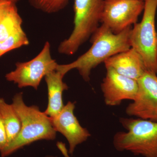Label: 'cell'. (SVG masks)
<instances>
[{
    "instance_id": "cell-1",
    "label": "cell",
    "mask_w": 157,
    "mask_h": 157,
    "mask_svg": "<svg viewBox=\"0 0 157 157\" xmlns=\"http://www.w3.org/2000/svg\"><path fill=\"white\" fill-rule=\"evenodd\" d=\"M132 26L118 34H114L102 24L91 37L92 46L85 53L74 61L66 64H58L56 70L63 75L76 69L85 81L90 80L93 69L109 58L131 48L130 37Z\"/></svg>"
},
{
    "instance_id": "cell-2",
    "label": "cell",
    "mask_w": 157,
    "mask_h": 157,
    "mask_svg": "<svg viewBox=\"0 0 157 157\" xmlns=\"http://www.w3.org/2000/svg\"><path fill=\"white\" fill-rule=\"evenodd\" d=\"M12 105L21 122L17 137L1 152L2 157L8 156L23 147L39 140H54L56 132L50 118L36 106H28L23 100L22 93L14 96Z\"/></svg>"
},
{
    "instance_id": "cell-3",
    "label": "cell",
    "mask_w": 157,
    "mask_h": 157,
    "mask_svg": "<svg viewBox=\"0 0 157 157\" xmlns=\"http://www.w3.org/2000/svg\"><path fill=\"white\" fill-rule=\"evenodd\" d=\"M120 122L127 132L114 135L113 144L119 151L136 155L157 157V122L140 118L121 117Z\"/></svg>"
},
{
    "instance_id": "cell-4",
    "label": "cell",
    "mask_w": 157,
    "mask_h": 157,
    "mask_svg": "<svg viewBox=\"0 0 157 157\" xmlns=\"http://www.w3.org/2000/svg\"><path fill=\"white\" fill-rule=\"evenodd\" d=\"M104 0H74V28L70 36L62 41L59 53L72 56L91 38L101 23Z\"/></svg>"
},
{
    "instance_id": "cell-5",
    "label": "cell",
    "mask_w": 157,
    "mask_h": 157,
    "mask_svg": "<svg viewBox=\"0 0 157 157\" xmlns=\"http://www.w3.org/2000/svg\"><path fill=\"white\" fill-rule=\"evenodd\" d=\"M157 0H145L144 14L140 22L132 28L130 40L134 48L143 59L147 71L156 74L157 32L155 16Z\"/></svg>"
},
{
    "instance_id": "cell-6",
    "label": "cell",
    "mask_w": 157,
    "mask_h": 157,
    "mask_svg": "<svg viewBox=\"0 0 157 157\" xmlns=\"http://www.w3.org/2000/svg\"><path fill=\"white\" fill-rule=\"evenodd\" d=\"M58 65L51 55L50 43L46 42L36 56L29 61L17 62L15 70L5 77L7 81L14 82L20 88L30 86L37 90L42 78L56 71Z\"/></svg>"
},
{
    "instance_id": "cell-7",
    "label": "cell",
    "mask_w": 157,
    "mask_h": 157,
    "mask_svg": "<svg viewBox=\"0 0 157 157\" xmlns=\"http://www.w3.org/2000/svg\"><path fill=\"white\" fill-rule=\"evenodd\" d=\"M104 1L101 23L116 34L137 23L144 8L140 0Z\"/></svg>"
},
{
    "instance_id": "cell-8",
    "label": "cell",
    "mask_w": 157,
    "mask_h": 157,
    "mask_svg": "<svg viewBox=\"0 0 157 157\" xmlns=\"http://www.w3.org/2000/svg\"><path fill=\"white\" fill-rule=\"evenodd\" d=\"M138 89L132 103L126 108L130 116L157 122V75L146 71L137 80Z\"/></svg>"
},
{
    "instance_id": "cell-9",
    "label": "cell",
    "mask_w": 157,
    "mask_h": 157,
    "mask_svg": "<svg viewBox=\"0 0 157 157\" xmlns=\"http://www.w3.org/2000/svg\"><path fill=\"white\" fill-rule=\"evenodd\" d=\"M101 84L104 101L108 106H118L124 100L133 101L138 91L137 80L121 75L111 68Z\"/></svg>"
},
{
    "instance_id": "cell-10",
    "label": "cell",
    "mask_w": 157,
    "mask_h": 157,
    "mask_svg": "<svg viewBox=\"0 0 157 157\" xmlns=\"http://www.w3.org/2000/svg\"><path fill=\"white\" fill-rule=\"evenodd\" d=\"M75 108V103L69 101L57 115L50 117L54 130L67 138L69 153L71 155L78 144L86 141L91 136L89 131L81 126L74 115Z\"/></svg>"
},
{
    "instance_id": "cell-11",
    "label": "cell",
    "mask_w": 157,
    "mask_h": 157,
    "mask_svg": "<svg viewBox=\"0 0 157 157\" xmlns=\"http://www.w3.org/2000/svg\"><path fill=\"white\" fill-rule=\"evenodd\" d=\"M104 63L106 68H112L119 74L135 80L147 71L142 57L132 48L109 58Z\"/></svg>"
},
{
    "instance_id": "cell-12",
    "label": "cell",
    "mask_w": 157,
    "mask_h": 157,
    "mask_svg": "<svg viewBox=\"0 0 157 157\" xmlns=\"http://www.w3.org/2000/svg\"><path fill=\"white\" fill-rule=\"evenodd\" d=\"M64 75L56 70L45 77L48 89V104L44 113L49 117L56 116L64 107L63 100V93L67 90V85L63 81Z\"/></svg>"
},
{
    "instance_id": "cell-13",
    "label": "cell",
    "mask_w": 157,
    "mask_h": 157,
    "mask_svg": "<svg viewBox=\"0 0 157 157\" xmlns=\"http://www.w3.org/2000/svg\"><path fill=\"white\" fill-rule=\"evenodd\" d=\"M0 115L6 128L8 146L19 134L21 128V122L12 104H8L2 98H0Z\"/></svg>"
},
{
    "instance_id": "cell-14",
    "label": "cell",
    "mask_w": 157,
    "mask_h": 157,
    "mask_svg": "<svg viewBox=\"0 0 157 157\" xmlns=\"http://www.w3.org/2000/svg\"><path fill=\"white\" fill-rule=\"evenodd\" d=\"M22 23L16 4L11 3L0 17V42L22 28Z\"/></svg>"
},
{
    "instance_id": "cell-15",
    "label": "cell",
    "mask_w": 157,
    "mask_h": 157,
    "mask_svg": "<svg viewBox=\"0 0 157 157\" xmlns=\"http://www.w3.org/2000/svg\"><path fill=\"white\" fill-rule=\"evenodd\" d=\"M29 43L28 38L22 28L20 29L6 40L0 42V57L10 51L19 48Z\"/></svg>"
},
{
    "instance_id": "cell-16",
    "label": "cell",
    "mask_w": 157,
    "mask_h": 157,
    "mask_svg": "<svg viewBox=\"0 0 157 157\" xmlns=\"http://www.w3.org/2000/svg\"><path fill=\"white\" fill-rule=\"evenodd\" d=\"M35 9L48 14L56 13L64 9L69 0H29Z\"/></svg>"
},
{
    "instance_id": "cell-17",
    "label": "cell",
    "mask_w": 157,
    "mask_h": 157,
    "mask_svg": "<svg viewBox=\"0 0 157 157\" xmlns=\"http://www.w3.org/2000/svg\"><path fill=\"white\" fill-rule=\"evenodd\" d=\"M8 144V138L2 118L0 115V152Z\"/></svg>"
},
{
    "instance_id": "cell-18",
    "label": "cell",
    "mask_w": 157,
    "mask_h": 157,
    "mask_svg": "<svg viewBox=\"0 0 157 157\" xmlns=\"http://www.w3.org/2000/svg\"><path fill=\"white\" fill-rule=\"evenodd\" d=\"M11 3L7 1L0 0V17Z\"/></svg>"
},
{
    "instance_id": "cell-19",
    "label": "cell",
    "mask_w": 157,
    "mask_h": 157,
    "mask_svg": "<svg viewBox=\"0 0 157 157\" xmlns=\"http://www.w3.org/2000/svg\"><path fill=\"white\" fill-rule=\"evenodd\" d=\"M2 1H7V2H10L16 4L19 0H2Z\"/></svg>"
},
{
    "instance_id": "cell-20",
    "label": "cell",
    "mask_w": 157,
    "mask_h": 157,
    "mask_svg": "<svg viewBox=\"0 0 157 157\" xmlns=\"http://www.w3.org/2000/svg\"><path fill=\"white\" fill-rule=\"evenodd\" d=\"M156 74H157V68Z\"/></svg>"
},
{
    "instance_id": "cell-21",
    "label": "cell",
    "mask_w": 157,
    "mask_h": 157,
    "mask_svg": "<svg viewBox=\"0 0 157 157\" xmlns=\"http://www.w3.org/2000/svg\"><path fill=\"white\" fill-rule=\"evenodd\" d=\"M140 1H144H144H145V0H140Z\"/></svg>"
},
{
    "instance_id": "cell-22",
    "label": "cell",
    "mask_w": 157,
    "mask_h": 157,
    "mask_svg": "<svg viewBox=\"0 0 157 157\" xmlns=\"http://www.w3.org/2000/svg\"></svg>"
}]
</instances>
